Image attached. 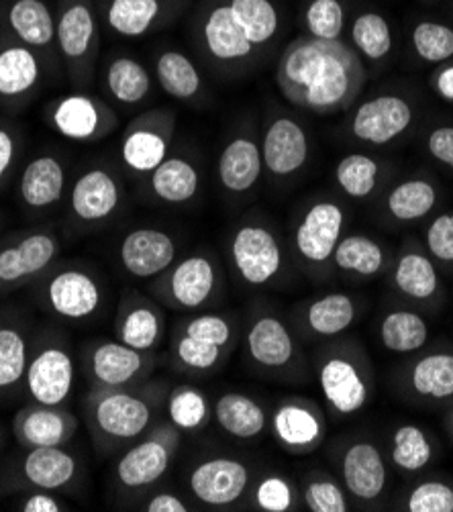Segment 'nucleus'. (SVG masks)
<instances>
[{"instance_id": "obj_1", "label": "nucleus", "mask_w": 453, "mask_h": 512, "mask_svg": "<svg viewBox=\"0 0 453 512\" xmlns=\"http://www.w3.org/2000/svg\"><path fill=\"white\" fill-rule=\"evenodd\" d=\"M276 82L294 107L327 115L354 105L366 84V70L360 56L343 41L309 35L284 49Z\"/></svg>"}, {"instance_id": "obj_2", "label": "nucleus", "mask_w": 453, "mask_h": 512, "mask_svg": "<svg viewBox=\"0 0 453 512\" xmlns=\"http://www.w3.org/2000/svg\"><path fill=\"white\" fill-rule=\"evenodd\" d=\"M92 427L107 441H131L139 437L151 421V406L121 388H98L88 400Z\"/></svg>"}, {"instance_id": "obj_3", "label": "nucleus", "mask_w": 453, "mask_h": 512, "mask_svg": "<svg viewBox=\"0 0 453 512\" xmlns=\"http://www.w3.org/2000/svg\"><path fill=\"white\" fill-rule=\"evenodd\" d=\"M49 125L54 131L74 143H88L105 137L115 127V115L103 100L86 92H72L56 98L49 107Z\"/></svg>"}, {"instance_id": "obj_4", "label": "nucleus", "mask_w": 453, "mask_h": 512, "mask_svg": "<svg viewBox=\"0 0 453 512\" xmlns=\"http://www.w3.org/2000/svg\"><path fill=\"white\" fill-rule=\"evenodd\" d=\"M103 300V286L82 268H64L45 284L47 306L54 315L70 323H82L94 317Z\"/></svg>"}, {"instance_id": "obj_5", "label": "nucleus", "mask_w": 453, "mask_h": 512, "mask_svg": "<svg viewBox=\"0 0 453 512\" xmlns=\"http://www.w3.org/2000/svg\"><path fill=\"white\" fill-rule=\"evenodd\" d=\"M76 382L74 357L64 345H45L33 357L25 372V386L33 402L62 406Z\"/></svg>"}, {"instance_id": "obj_6", "label": "nucleus", "mask_w": 453, "mask_h": 512, "mask_svg": "<svg viewBox=\"0 0 453 512\" xmlns=\"http://www.w3.org/2000/svg\"><path fill=\"white\" fill-rule=\"evenodd\" d=\"M56 47L80 76L88 70L98 47L96 13L90 0H62L56 15Z\"/></svg>"}, {"instance_id": "obj_7", "label": "nucleus", "mask_w": 453, "mask_h": 512, "mask_svg": "<svg viewBox=\"0 0 453 512\" xmlns=\"http://www.w3.org/2000/svg\"><path fill=\"white\" fill-rule=\"evenodd\" d=\"M231 260L243 282L264 286L282 268V249L266 227L241 225L231 241Z\"/></svg>"}, {"instance_id": "obj_8", "label": "nucleus", "mask_w": 453, "mask_h": 512, "mask_svg": "<svg viewBox=\"0 0 453 512\" xmlns=\"http://www.w3.org/2000/svg\"><path fill=\"white\" fill-rule=\"evenodd\" d=\"M121 204V184L103 166L84 170L70 188V211L84 225H98L111 219Z\"/></svg>"}, {"instance_id": "obj_9", "label": "nucleus", "mask_w": 453, "mask_h": 512, "mask_svg": "<svg viewBox=\"0 0 453 512\" xmlns=\"http://www.w3.org/2000/svg\"><path fill=\"white\" fill-rule=\"evenodd\" d=\"M17 441L27 447H60L72 441L78 431V419L62 406L27 404L13 423Z\"/></svg>"}, {"instance_id": "obj_10", "label": "nucleus", "mask_w": 453, "mask_h": 512, "mask_svg": "<svg viewBox=\"0 0 453 512\" xmlns=\"http://www.w3.org/2000/svg\"><path fill=\"white\" fill-rule=\"evenodd\" d=\"M176 258V243L172 235L154 227H139L129 231L119 245V260L135 278H154L166 272Z\"/></svg>"}, {"instance_id": "obj_11", "label": "nucleus", "mask_w": 453, "mask_h": 512, "mask_svg": "<svg viewBox=\"0 0 453 512\" xmlns=\"http://www.w3.org/2000/svg\"><path fill=\"white\" fill-rule=\"evenodd\" d=\"M60 251L58 239L47 231L29 233L0 249V286H17L52 266Z\"/></svg>"}, {"instance_id": "obj_12", "label": "nucleus", "mask_w": 453, "mask_h": 512, "mask_svg": "<svg viewBox=\"0 0 453 512\" xmlns=\"http://www.w3.org/2000/svg\"><path fill=\"white\" fill-rule=\"evenodd\" d=\"M249 470L233 457H215L198 464L190 474L192 494L209 506H227L243 496Z\"/></svg>"}, {"instance_id": "obj_13", "label": "nucleus", "mask_w": 453, "mask_h": 512, "mask_svg": "<svg viewBox=\"0 0 453 512\" xmlns=\"http://www.w3.org/2000/svg\"><path fill=\"white\" fill-rule=\"evenodd\" d=\"M413 121V109L405 98L386 94L376 96L358 109L351 131L354 135L372 145H384L405 133Z\"/></svg>"}, {"instance_id": "obj_14", "label": "nucleus", "mask_w": 453, "mask_h": 512, "mask_svg": "<svg viewBox=\"0 0 453 512\" xmlns=\"http://www.w3.org/2000/svg\"><path fill=\"white\" fill-rule=\"evenodd\" d=\"M343 229V211L335 202H317L305 213L296 227L294 241L298 253L307 262L323 264L327 262Z\"/></svg>"}, {"instance_id": "obj_15", "label": "nucleus", "mask_w": 453, "mask_h": 512, "mask_svg": "<svg viewBox=\"0 0 453 512\" xmlns=\"http://www.w3.org/2000/svg\"><path fill=\"white\" fill-rule=\"evenodd\" d=\"M262 160L264 168L278 178L296 174L309 160L305 129L290 117H276L264 133Z\"/></svg>"}, {"instance_id": "obj_16", "label": "nucleus", "mask_w": 453, "mask_h": 512, "mask_svg": "<svg viewBox=\"0 0 453 512\" xmlns=\"http://www.w3.org/2000/svg\"><path fill=\"white\" fill-rule=\"evenodd\" d=\"M145 353L125 343L98 341L88 355L90 380L98 388H123L145 370Z\"/></svg>"}, {"instance_id": "obj_17", "label": "nucleus", "mask_w": 453, "mask_h": 512, "mask_svg": "<svg viewBox=\"0 0 453 512\" xmlns=\"http://www.w3.org/2000/svg\"><path fill=\"white\" fill-rule=\"evenodd\" d=\"M66 168L60 158L52 153H41L21 172L19 178V194L27 209L31 211H49L66 194Z\"/></svg>"}, {"instance_id": "obj_18", "label": "nucleus", "mask_w": 453, "mask_h": 512, "mask_svg": "<svg viewBox=\"0 0 453 512\" xmlns=\"http://www.w3.org/2000/svg\"><path fill=\"white\" fill-rule=\"evenodd\" d=\"M272 433L286 451L309 453L319 447L325 427L313 404L288 400L276 408Z\"/></svg>"}, {"instance_id": "obj_19", "label": "nucleus", "mask_w": 453, "mask_h": 512, "mask_svg": "<svg viewBox=\"0 0 453 512\" xmlns=\"http://www.w3.org/2000/svg\"><path fill=\"white\" fill-rule=\"evenodd\" d=\"M170 133L151 119L133 123L121 141V160L133 174H151L166 158Z\"/></svg>"}, {"instance_id": "obj_20", "label": "nucleus", "mask_w": 453, "mask_h": 512, "mask_svg": "<svg viewBox=\"0 0 453 512\" xmlns=\"http://www.w3.org/2000/svg\"><path fill=\"white\" fill-rule=\"evenodd\" d=\"M5 21L13 37L31 49L56 45V15L45 0H11Z\"/></svg>"}, {"instance_id": "obj_21", "label": "nucleus", "mask_w": 453, "mask_h": 512, "mask_svg": "<svg viewBox=\"0 0 453 512\" xmlns=\"http://www.w3.org/2000/svg\"><path fill=\"white\" fill-rule=\"evenodd\" d=\"M172 449L160 437H151L131 447L117 464V480L129 488H145L156 484L170 468Z\"/></svg>"}, {"instance_id": "obj_22", "label": "nucleus", "mask_w": 453, "mask_h": 512, "mask_svg": "<svg viewBox=\"0 0 453 512\" xmlns=\"http://www.w3.org/2000/svg\"><path fill=\"white\" fill-rule=\"evenodd\" d=\"M262 147L249 137L231 139L219 156L217 172L223 188L233 194H245L254 188L262 176Z\"/></svg>"}, {"instance_id": "obj_23", "label": "nucleus", "mask_w": 453, "mask_h": 512, "mask_svg": "<svg viewBox=\"0 0 453 512\" xmlns=\"http://www.w3.org/2000/svg\"><path fill=\"white\" fill-rule=\"evenodd\" d=\"M319 384L327 402L341 415H354L368 402V386L362 374L343 357H333L323 364Z\"/></svg>"}, {"instance_id": "obj_24", "label": "nucleus", "mask_w": 453, "mask_h": 512, "mask_svg": "<svg viewBox=\"0 0 453 512\" xmlns=\"http://www.w3.org/2000/svg\"><path fill=\"white\" fill-rule=\"evenodd\" d=\"M203 39L209 54L223 64H235L251 56L254 45L233 17L229 5L213 7L203 21Z\"/></svg>"}, {"instance_id": "obj_25", "label": "nucleus", "mask_w": 453, "mask_h": 512, "mask_svg": "<svg viewBox=\"0 0 453 512\" xmlns=\"http://www.w3.org/2000/svg\"><path fill=\"white\" fill-rule=\"evenodd\" d=\"M217 272L215 266L205 255H190L182 260L168 278V292L174 304L182 309H198L215 292Z\"/></svg>"}, {"instance_id": "obj_26", "label": "nucleus", "mask_w": 453, "mask_h": 512, "mask_svg": "<svg viewBox=\"0 0 453 512\" xmlns=\"http://www.w3.org/2000/svg\"><path fill=\"white\" fill-rule=\"evenodd\" d=\"M343 480L356 498H378L386 486V466L380 451L368 441L351 445L343 457Z\"/></svg>"}, {"instance_id": "obj_27", "label": "nucleus", "mask_w": 453, "mask_h": 512, "mask_svg": "<svg viewBox=\"0 0 453 512\" xmlns=\"http://www.w3.org/2000/svg\"><path fill=\"white\" fill-rule=\"evenodd\" d=\"M78 472L76 457L60 447H33L27 451L21 464L23 478L37 490H62Z\"/></svg>"}, {"instance_id": "obj_28", "label": "nucleus", "mask_w": 453, "mask_h": 512, "mask_svg": "<svg viewBox=\"0 0 453 512\" xmlns=\"http://www.w3.org/2000/svg\"><path fill=\"white\" fill-rule=\"evenodd\" d=\"M41 80V62L23 43L0 47V100L19 102L27 98Z\"/></svg>"}, {"instance_id": "obj_29", "label": "nucleus", "mask_w": 453, "mask_h": 512, "mask_svg": "<svg viewBox=\"0 0 453 512\" xmlns=\"http://www.w3.org/2000/svg\"><path fill=\"white\" fill-rule=\"evenodd\" d=\"M247 349H249L251 360H254L258 366L268 370H278L290 364L294 355V341L280 319L272 315H264L249 329Z\"/></svg>"}, {"instance_id": "obj_30", "label": "nucleus", "mask_w": 453, "mask_h": 512, "mask_svg": "<svg viewBox=\"0 0 453 512\" xmlns=\"http://www.w3.org/2000/svg\"><path fill=\"white\" fill-rule=\"evenodd\" d=\"M164 335V317L156 306L143 300L125 302L117 319V337L121 343L137 349H154Z\"/></svg>"}, {"instance_id": "obj_31", "label": "nucleus", "mask_w": 453, "mask_h": 512, "mask_svg": "<svg viewBox=\"0 0 453 512\" xmlns=\"http://www.w3.org/2000/svg\"><path fill=\"white\" fill-rule=\"evenodd\" d=\"M215 419L235 439H254L266 429L264 408L241 392H227L217 400Z\"/></svg>"}, {"instance_id": "obj_32", "label": "nucleus", "mask_w": 453, "mask_h": 512, "mask_svg": "<svg viewBox=\"0 0 453 512\" xmlns=\"http://www.w3.org/2000/svg\"><path fill=\"white\" fill-rule=\"evenodd\" d=\"M162 15V0H107L105 21L121 37L147 35Z\"/></svg>"}, {"instance_id": "obj_33", "label": "nucleus", "mask_w": 453, "mask_h": 512, "mask_svg": "<svg viewBox=\"0 0 453 512\" xmlns=\"http://www.w3.org/2000/svg\"><path fill=\"white\" fill-rule=\"evenodd\" d=\"M149 186L160 200L182 204L196 196L200 186L198 170L184 158H166L149 174Z\"/></svg>"}, {"instance_id": "obj_34", "label": "nucleus", "mask_w": 453, "mask_h": 512, "mask_svg": "<svg viewBox=\"0 0 453 512\" xmlns=\"http://www.w3.org/2000/svg\"><path fill=\"white\" fill-rule=\"evenodd\" d=\"M105 86L121 105H139L151 90L147 68L131 56H117L107 64Z\"/></svg>"}, {"instance_id": "obj_35", "label": "nucleus", "mask_w": 453, "mask_h": 512, "mask_svg": "<svg viewBox=\"0 0 453 512\" xmlns=\"http://www.w3.org/2000/svg\"><path fill=\"white\" fill-rule=\"evenodd\" d=\"M227 5L254 47H262L276 37L280 15L272 0H229Z\"/></svg>"}, {"instance_id": "obj_36", "label": "nucleus", "mask_w": 453, "mask_h": 512, "mask_svg": "<svg viewBox=\"0 0 453 512\" xmlns=\"http://www.w3.org/2000/svg\"><path fill=\"white\" fill-rule=\"evenodd\" d=\"M156 76L164 92L178 100L194 98L200 92V86H203V78H200V72L192 60L184 56L182 51L174 49L164 51L156 60Z\"/></svg>"}, {"instance_id": "obj_37", "label": "nucleus", "mask_w": 453, "mask_h": 512, "mask_svg": "<svg viewBox=\"0 0 453 512\" xmlns=\"http://www.w3.org/2000/svg\"><path fill=\"white\" fill-rule=\"evenodd\" d=\"M335 266L358 276H374L384 266L382 247L366 235H349L339 239L333 251Z\"/></svg>"}, {"instance_id": "obj_38", "label": "nucleus", "mask_w": 453, "mask_h": 512, "mask_svg": "<svg viewBox=\"0 0 453 512\" xmlns=\"http://www.w3.org/2000/svg\"><path fill=\"white\" fill-rule=\"evenodd\" d=\"M356 317V304L347 294L333 292L309 306L307 323L313 333L321 337H335L343 333Z\"/></svg>"}, {"instance_id": "obj_39", "label": "nucleus", "mask_w": 453, "mask_h": 512, "mask_svg": "<svg viewBox=\"0 0 453 512\" xmlns=\"http://www.w3.org/2000/svg\"><path fill=\"white\" fill-rule=\"evenodd\" d=\"M437 202V190L425 180L400 182L386 198L388 213L396 221H417L429 215Z\"/></svg>"}, {"instance_id": "obj_40", "label": "nucleus", "mask_w": 453, "mask_h": 512, "mask_svg": "<svg viewBox=\"0 0 453 512\" xmlns=\"http://www.w3.org/2000/svg\"><path fill=\"white\" fill-rule=\"evenodd\" d=\"M380 337L386 349L394 353H411L427 343L429 327L417 313L394 311L384 317Z\"/></svg>"}, {"instance_id": "obj_41", "label": "nucleus", "mask_w": 453, "mask_h": 512, "mask_svg": "<svg viewBox=\"0 0 453 512\" xmlns=\"http://www.w3.org/2000/svg\"><path fill=\"white\" fill-rule=\"evenodd\" d=\"M29 366V343L15 325H0V392L25 382Z\"/></svg>"}, {"instance_id": "obj_42", "label": "nucleus", "mask_w": 453, "mask_h": 512, "mask_svg": "<svg viewBox=\"0 0 453 512\" xmlns=\"http://www.w3.org/2000/svg\"><path fill=\"white\" fill-rule=\"evenodd\" d=\"M411 384L421 396H453V355L435 353L419 360L411 374Z\"/></svg>"}, {"instance_id": "obj_43", "label": "nucleus", "mask_w": 453, "mask_h": 512, "mask_svg": "<svg viewBox=\"0 0 453 512\" xmlns=\"http://www.w3.org/2000/svg\"><path fill=\"white\" fill-rule=\"evenodd\" d=\"M394 284L411 298H429L437 290L435 266L421 253H405L396 264Z\"/></svg>"}, {"instance_id": "obj_44", "label": "nucleus", "mask_w": 453, "mask_h": 512, "mask_svg": "<svg viewBox=\"0 0 453 512\" xmlns=\"http://www.w3.org/2000/svg\"><path fill=\"white\" fill-rule=\"evenodd\" d=\"M378 172L380 168L376 160L364 156V153H351L337 164L335 178L343 192L351 198H366L376 188Z\"/></svg>"}, {"instance_id": "obj_45", "label": "nucleus", "mask_w": 453, "mask_h": 512, "mask_svg": "<svg viewBox=\"0 0 453 512\" xmlns=\"http://www.w3.org/2000/svg\"><path fill=\"white\" fill-rule=\"evenodd\" d=\"M351 39L368 60H382L392 49V33L388 21L378 13H362L351 27Z\"/></svg>"}, {"instance_id": "obj_46", "label": "nucleus", "mask_w": 453, "mask_h": 512, "mask_svg": "<svg viewBox=\"0 0 453 512\" xmlns=\"http://www.w3.org/2000/svg\"><path fill=\"white\" fill-rule=\"evenodd\" d=\"M168 415L174 427L182 431H196L209 419L207 396L194 386H180L170 394Z\"/></svg>"}, {"instance_id": "obj_47", "label": "nucleus", "mask_w": 453, "mask_h": 512, "mask_svg": "<svg viewBox=\"0 0 453 512\" xmlns=\"http://www.w3.org/2000/svg\"><path fill=\"white\" fill-rule=\"evenodd\" d=\"M431 455H433L431 443L419 427L402 425L400 429H396L392 459L400 470L419 472L429 464Z\"/></svg>"}, {"instance_id": "obj_48", "label": "nucleus", "mask_w": 453, "mask_h": 512, "mask_svg": "<svg viewBox=\"0 0 453 512\" xmlns=\"http://www.w3.org/2000/svg\"><path fill=\"white\" fill-rule=\"evenodd\" d=\"M413 45L425 62H445L453 56V29L441 23L423 21L413 31Z\"/></svg>"}, {"instance_id": "obj_49", "label": "nucleus", "mask_w": 453, "mask_h": 512, "mask_svg": "<svg viewBox=\"0 0 453 512\" xmlns=\"http://www.w3.org/2000/svg\"><path fill=\"white\" fill-rule=\"evenodd\" d=\"M305 25L315 39H339L345 25L343 5L339 0H313L305 11Z\"/></svg>"}, {"instance_id": "obj_50", "label": "nucleus", "mask_w": 453, "mask_h": 512, "mask_svg": "<svg viewBox=\"0 0 453 512\" xmlns=\"http://www.w3.org/2000/svg\"><path fill=\"white\" fill-rule=\"evenodd\" d=\"M176 355L186 368L196 372H209L221 360V345L198 341L182 333V337L176 343Z\"/></svg>"}, {"instance_id": "obj_51", "label": "nucleus", "mask_w": 453, "mask_h": 512, "mask_svg": "<svg viewBox=\"0 0 453 512\" xmlns=\"http://www.w3.org/2000/svg\"><path fill=\"white\" fill-rule=\"evenodd\" d=\"M411 512H453V490L441 482H423L409 496Z\"/></svg>"}, {"instance_id": "obj_52", "label": "nucleus", "mask_w": 453, "mask_h": 512, "mask_svg": "<svg viewBox=\"0 0 453 512\" xmlns=\"http://www.w3.org/2000/svg\"><path fill=\"white\" fill-rule=\"evenodd\" d=\"M305 502L313 512H345L347 510L345 494L331 480H313L305 488Z\"/></svg>"}, {"instance_id": "obj_53", "label": "nucleus", "mask_w": 453, "mask_h": 512, "mask_svg": "<svg viewBox=\"0 0 453 512\" xmlns=\"http://www.w3.org/2000/svg\"><path fill=\"white\" fill-rule=\"evenodd\" d=\"M256 504L266 512H286L294 504L290 484L280 476H268L256 490Z\"/></svg>"}, {"instance_id": "obj_54", "label": "nucleus", "mask_w": 453, "mask_h": 512, "mask_svg": "<svg viewBox=\"0 0 453 512\" xmlns=\"http://www.w3.org/2000/svg\"><path fill=\"white\" fill-rule=\"evenodd\" d=\"M184 335L223 347L231 341V325L219 315H200L184 327Z\"/></svg>"}, {"instance_id": "obj_55", "label": "nucleus", "mask_w": 453, "mask_h": 512, "mask_svg": "<svg viewBox=\"0 0 453 512\" xmlns=\"http://www.w3.org/2000/svg\"><path fill=\"white\" fill-rule=\"evenodd\" d=\"M429 251L441 262H453V213L437 217L427 231Z\"/></svg>"}, {"instance_id": "obj_56", "label": "nucleus", "mask_w": 453, "mask_h": 512, "mask_svg": "<svg viewBox=\"0 0 453 512\" xmlns=\"http://www.w3.org/2000/svg\"><path fill=\"white\" fill-rule=\"evenodd\" d=\"M431 156L453 170V127H439L429 135Z\"/></svg>"}, {"instance_id": "obj_57", "label": "nucleus", "mask_w": 453, "mask_h": 512, "mask_svg": "<svg viewBox=\"0 0 453 512\" xmlns=\"http://www.w3.org/2000/svg\"><path fill=\"white\" fill-rule=\"evenodd\" d=\"M15 160H17V137L9 127L0 125V184L7 180Z\"/></svg>"}, {"instance_id": "obj_58", "label": "nucleus", "mask_w": 453, "mask_h": 512, "mask_svg": "<svg viewBox=\"0 0 453 512\" xmlns=\"http://www.w3.org/2000/svg\"><path fill=\"white\" fill-rule=\"evenodd\" d=\"M19 510L23 512H62L64 504L52 496L47 494V490H39L37 494H31L23 500V504L19 506Z\"/></svg>"}, {"instance_id": "obj_59", "label": "nucleus", "mask_w": 453, "mask_h": 512, "mask_svg": "<svg viewBox=\"0 0 453 512\" xmlns=\"http://www.w3.org/2000/svg\"><path fill=\"white\" fill-rule=\"evenodd\" d=\"M147 512H186L188 506L174 494H158L145 504Z\"/></svg>"}, {"instance_id": "obj_60", "label": "nucleus", "mask_w": 453, "mask_h": 512, "mask_svg": "<svg viewBox=\"0 0 453 512\" xmlns=\"http://www.w3.org/2000/svg\"><path fill=\"white\" fill-rule=\"evenodd\" d=\"M437 92H439L445 100H453V66L445 68V70L437 76Z\"/></svg>"}]
</instances>
